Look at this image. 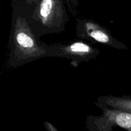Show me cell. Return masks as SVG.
Here are the masks:
<instances>
[{
    "mask_svg": "<svg viewBox=\"0 0 131 131\" xmlns=\"http://www.w3.org/2000/svg\"><path fill=\"white\" fill-rule=\"evenodd\" d=\"M13 45L15 59L19 61L38 59L47 54V50L38 44L31 28L23 17L15 19Z\"/></svg>",
    "mask_w": 131,
    "mask_h": 131,
    "instance_id": "6da1fadb",
    "label": "cell"
},
{
    "mask_svg": "<svg viewBox=\"0 0 131 131\" xmlns=\"http://www.w3.org/2000/svg\"><path fill=\"white\" fill-rule=\"evenodd\" d=\"M64 14L62 0H40L34 12L37 20L46 28L61 23Z\"/></svg>",
    "mask_w": 131,
    "mask_h": 131,
    "instance_id": "7a4b0ae2",
    "label": "cell"
},
{
    "mask_svg": "<svg viewBox=\"0 0 131 131\" xmlns=\"http://www.w3.org/2000/svg\"><path fill=\"white\" fill-rule=\"evenodd\" d=\"M103 113L95 122L99 131H109L113 127L118 126L129 130L131 129V114L122 110L104 107Z\"/></svg>",
    "mask_w": 131,
    "mask_h": 131,
    "instance_id": "3957f363",
    "label": "cell"
},
{
    "mask_svg": "<svg viewBox=\"0 0 131 131\" xmlns=\"http://www.w3.org/2000/svg\"><path fill=\"white\" fill-rule=\"evenodd\" d=\"M96 49L83 42H75L67 46H63L59 49L61 56L77 58L78 60H86L92 56Z\"/></svg>",
    "mask_w": 131,
    "mask_h": 131,
    "instance_id": "277c9868",
    "label": "cell"
},
{
    "mask_svg": "<svg viewBox=\"0 0 131 131\" xmlns=\"http://www.w3.org/2000/svg\"><path fill=\"white\" fill-rule=\"evenodd\" d=\"M87 36L97 42L105 44H111L113 40L106 29L101 28L99 24L92 21H87L83 26Z\"/></svg>",
    "mask_w": 131,
    "mask_h": 131,
    "instance_id": "5b68a950",
    "label": "cell"
},
{
    "mask_svg": "<svg viewBox=\"0 0 131 131\" xmlns=\"http://www.w3.org/2000/svg\"><path fill=\"white\" fill-rule=\"evenodd\" d=\"M101 102L111 108L122 110L131 114V97H115V96H106L100 98Z\"/></svg>",
    "mask_w": 131,
    "mask_h": 131,
    "instance_id": "8992f818",
    "label": "cell"
},
{
    "mask_svg": "<svg viewBox=\"0 0 131 131\" xmlns=\"http://www.w3.org/2000/svg\"><path fill=\"white\" fill-rule=\"evenodd\" d=\"M44 125H45V127H46V128L47 129V130L48 131H58L57 129H56V128L54 126H53L52 124L47 122H46L44 123Z\"/></svg>",
    "mask_w": 131,
    "mask_h": 131,
    "instance_id": "52a82bcc",
    "label": "cell"
},
{
    "mask_svg": "<svg viewBox=\"0 0 131 131\" xmlns=\"http://www.w3.org/2000/svg\"><path fill=\"white\" fill-rule=\"evenodd\" d=\"M39 0H26V2L28 3V4H32L33 3H36L38 2Z\"/></svg>",
    "mask_w": 131,
    "mask_h": 131,
    "instance_id": "ba28073f",
    "label": "cell"
},
{
    "mask_svg": "<svg viewBox=\"0 0 131 131\" xmlns=\"http://www.w3.org/2000/svg\"><path fill=\"white\" fill-rule=\"evenodd\" d=\"M129 131H131V129H130V130H129Z\"/></svg>",
    "mask_w": 131,
    "mask_h": 131,
    "instance_id": "9c48e42d",
    "label": "cell"
}]
</instances>
